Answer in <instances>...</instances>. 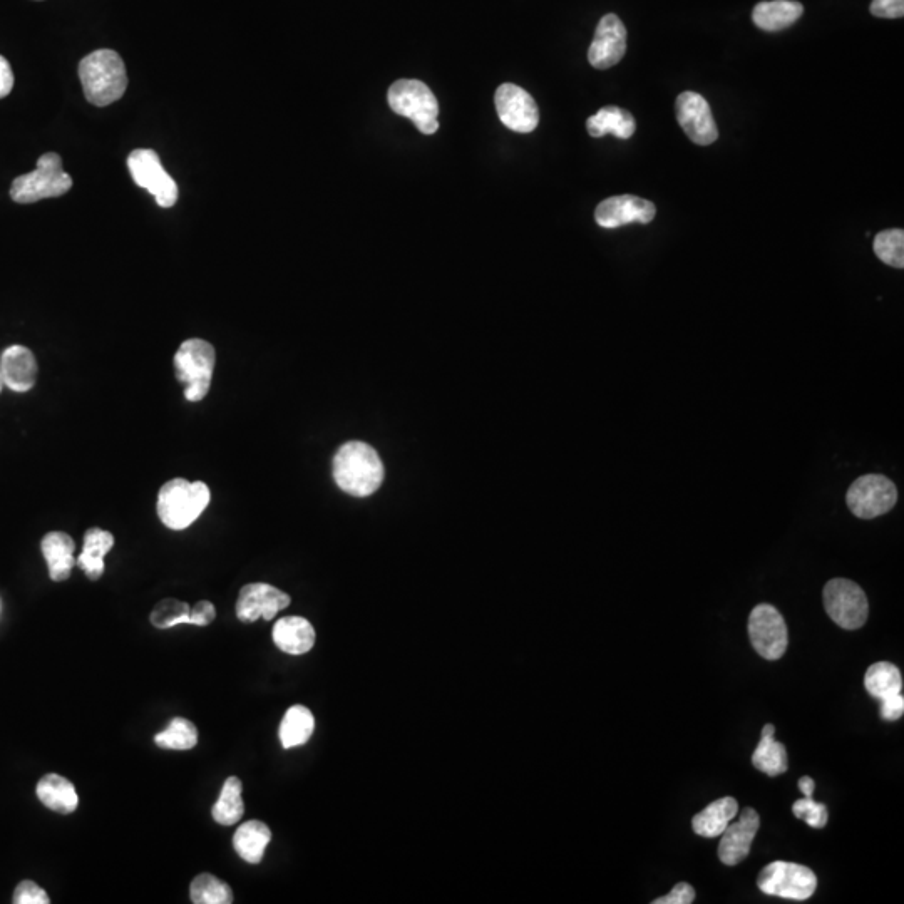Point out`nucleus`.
Wrapping results in <instances>:
<instances>
[{"mask_svg":"<svg viewBox=\"0 0 904 904\" xmlns=\"http://www.w3.org/2000/svg\"><path fill=\"white\" fill-rule=\"evenodd\" d=\"M332 473L344 493L367 498L381 488L386 469L374 447L367 442L349 441L335 452Z\"/></svg>","mask_w":904,"mask_h":904,"instance_id":"f257e3e1","label":"nucleus"},{"mask_svg":"<svg viewBox=\"0 0 904 904\" xmlns=\"http://www.w3.org/2000/svg\"><path fill=\"white\" fill-rule=\"evenodd\" d=\"M210 501V488L203 481L170 479L158 491L156 513L168 530H188L205 513Z\"/></svg>","mask_w":904,"mask_h":904,"instance_id":"f03ea898","label":"nucleus"},{"mask_svg":"<svg viewBox=\"0 0 904 904\" xmlns=\"http://www.w3.org/2000/svg\"><path fill=\"white\" fill-rule=\"evenodd\" d=\"M79 78L84 96L99 108L109 106L123 98L128 88V74L118 52L99 49L84 57L79 64Z\"/></svg>","mask_w":904,"mask_h":904,"instance_id":"7ed1b4c3","label":"nucleus"},{"mask_svg":"<svg viewBox=\"0 0 904 904\" xmlns=\"http://www.w3.org/2000/svg\"><path fill=\"white\" fill-rule=\"evenodd\" d=\"M173 365L176 381L183 386L186 401L201 402L210 394L216 350L208 340H185L176 350Z\"/></svg>","mask_w":904,"mask_h":904,"instance_id":"20e7f679","label":"nucleus"},{"mask_svg":"<svg viewBox=\"0 0 904 904\" xmlns=\"http://www.w3.org/2000/svg\"><path fill=\"white\" fill-rule=\"evenodd\" d=\"M72 188V178L62 170L61 156L46 153L37 161V168L27 175L17 176L11 186V198L27 205L46 198H59Z\"/></svg>","mask_w":904,"mask_h":904,"instance_id":"39448f33","label":"nucleus"},{"mask_svg":"<svg viewBox=\"0 0 904 904\" xmlns=\"http://www.w3.org/2000/svg\"><path fill=\"white\" fill-rule=\"evenodd\" d=\"M389 106L394 113L411 119L422 134H434L439 129V103L431 89L417 79H401L389 89Z\"/></svg>","mask_w":904,"mask_h":904,"instance_id":"423d86ee","label":"nucleus"},{"mask_svg":"<svg viewBox=\"0 0 904 904\" xmlns=\"http://www.w3.org/2000/svg\"><path fill=\"white\" fill-rule=\"evenodd\" d=\"M824 608L844 630H858L868 620V596L861 586L846 578H834L824 586Z\"/></svg>","mask_w":904,"mask_h":904,"instance_id":"0eeeda50","label":"nucleus"},{"mask_svg":"<svg viewBox=\"0 0 904 904\" xmlns=\"http://www.w3.org/2000/svg\"><path fill=\"white\" fill-rule=\"evenodd\" d=\"M757 886L769 896L806 901L816 891L817 878L812 869L802 864L774 861L762 869Z\"/></svg>","mask_w":904,"mask_h":904,"instance_id":"6e6552de","label":"nucleus"},{"mask_svg":"<svg viewBox=\"0 0 904 904\" xmlns=\"http://www.w3.org/2000/svg\"><path fill=\"white\" fill-rule=\"evenodd\" d=\"M128 168L134 183L155 196L161 208H171L178 201V185L153 149H134L128 156Z\"/></svg>","mask_w":904,"mask_h":904,"instance_id":"1a4fd4ad","label":"nucleus"},{"mask_svg":"<svg viewBox=\"0 0 904 904\" xmlns=\"http://www.w3.org/2000/svg\"><path fill=\"white\" fill-rule=\"evenodd\" d=\"M846 501L854 516L874 519L894 508L898 501V489L891 479L879 474H868L851 484Z\"/></svg>","mask_w":904,"mask_h":904,"instance_id":"9d476101","label":"nucleus"},{"mask_svg":"<svg viewBox=\"0 0 904 904\" xmlns=\"http://www.w3.org/2000/svg\"><path fill=\"white\" fill-rule=\"evenodd\" d=\"M749 637L754 650L766 660H779L789 643L784 618L777 608L767 603L757 605L750 613Z\"/></svg>","mask_w":904,"mask_h":904,"instance_id":"9b49d317","label":"nucleus"},{"mask_svg":"<svg viewBox=\"0 0 904 904\" xmlns=\"http://www.w3.org/2000/svg\"><path fill=\"white\" fill-rule=\"evenodd\" d=\"M496 109L501 123L516 133H531L538 128L540 111L528 91L516 84H503L496 91Z\"/></svg>","mask_w":904,"mask_h":904,"instance_id":"f8f14e48","label":"nucleus"},{"mask_svg":"<svg viewBox=\"0 0 904 904\" xmlns=\"http://www.w3.org/2000/svg\"><path fill=\"white\" fill-rule=\"evenodd\" d=\"M290 603L292 598L285 591L268 583H250L238 595L237 617L243 623L257 622L260 618L273 620Z\"/></svg>","mask_w":904,"mask_h":904,"instance_id":"ddd939ff","label":"nucleus"},{"mask_svg":"<svg viewBox=\"0 0 904 904\" xmlns=\"http://www.w3.org/2000/svg\"><path fill=\"white\" fill-rule=\"evenodd\" d=\"M677 119L690 141L699 146H709L719 138V129L704 96L694 91L682 93L677 98Z\"/></svg>","mask_w":904,"mask_h":904,"instance_id":"4468645a","label":"nucleus"},{"mask_svg":"<svg viewBox=\"0 0 904 904\" xmlns=\"http://www.w3.org/2000/svg\"><path fill=\"white\" fill-rule=\"evenodd\" d=\"M627 52V29L615 14L601 19L596 27L595 39L588 51V61L596 69H610L622 61Z\"/></svg>","mask_w":904,"mask_h":904,"instance_id":"2eb2a0df","label":"nucleus"},{"mask_svg":"<svg viewBox=\"0 0 904 904\" xmlns=\"http://www.w3.org/2000/svg\"><path fill=\"white\" fill-rule=\"evenodd\" d=\"M657 215V208L652 201L638 196H613L601 201L595 211V220L603 228H618L630 223L647 225Z\"/></svg>","mask_w":904,"mask_h":904,"instance_id":"dca6fc26","label":"nucleus"},{"mask_svg":"<svg viewBox=\"0 0 904 904\" xmlns=\"http://www.w3.org/2000/svg\"><path fill=\"white\" fill-rule=\"evenodd\" d=\"M761 827V817L756 809L745 807L739 821L730 822L725 827L719 844V858L725 866H737L749 856L757 831Z\"/></svg>","mask_w":904,"mask_h":904,"instance_id":"f3484780","label":"nucleus"},{"mask_svg":"<svg viewBox=\"0 0 904 904\" xmlns=\"http://www.w3.org/2000/svg\"><path fill=\"white\" fill-rule=\"evenodd\" d=\"M39 365L26 345H11L0 357V375L4 386L14 392H29L36 386Z\"/></svg>","mask_w":904,"mask_h":904,"instance_id":"a211bd4d","label":"nucleus"},{"mask_svg":"<svg viewBox=\"0 0 904 904\" xmlns=\"http://www.w3.org/2000/svg\"><path fill=\"white\" fill-rule=\"evenodd\" d=\"M41 551L52 581H66L76 566V543L64 531H51L41 541Z\"/></svg>","mask_w":904,"mask_h":904,"instance_id":"6ab92c4d","label":"nucleus"},{"mask_svg":"<svg viewBox=\"0 0 904 904\" xmlns=\"http://www.w3.org/2000/svg\"><path fill=\"white\" fill-rule=\"evenodd\" d=\"M273 642L287 655H305L315 645V630L302 617H283L273 627Z\"/></svg>","mask_w":904,"mask_h":904,"instance_id":"aec40b11","label":"nucleus"},{"mask_svg":"<svg viewBox=\"0 0 904 904\" xmlns=\"http://www.w3.org/2000/svg\"><path fill=\"white\" fill-rule=\"evenodd\" d=\"M114 548V536L101 528H91L84 533V545L76 565L84 571L89 580H99L104 575V558Z\"/></svg>","mask_w":904,"mask_h":904,"instance_id":"412c9836","label":"nucleus"},{"mask_svg":"<svg viewBox=\"0 0 904 904\" xmlns=\"http://www.w3.org/2000/svg\"><path fill=\"white\" fill-rule=\"evenodd\" d=\"M804 14V7L796 0H772L757 4L752 19L759 29L767 32L782 31L796 24Z\"/></svg>","mask_w":904,"mask_h":904,"instance_id":"4be33fe9","label":"nucleus"},{"mask_svg":"<svg viewBox=\"0 0 904 904\" xmlns=\"http://www.w3.org/2000/svg\"><path fill=\"white\" fill-rule=\"evenodd\" d=\"M36 792L39 801L57 814L66 816L78 809L79 797L76 787L59 774H46L42 777L37 784Z\"/></svg>","mask_w":904,"mask_h":904,"instance_id":"5701e85b","label":"nucleus"},{"mask_svg":"<svg viewBox=\"0 0 904 904\" xmlns=\"http://www.w3.org/2000/svg\"><path fill=\"white\" fill-rule=\"evenodd\" d=\"M739 812V802L734 797H722L705 807L704 811L695 814L692 819L695 834L704 838H717L724 833L725 827L734 821Z\"/></svg>","mask_w":904,"mask_h":904,"instance_id":"b1692460","label":"nucleus"},{"mask_svg":"<svg viewBox=\"0 0 904 904\" xmlns=\"http://www.w3.org/2000/svg\"><path fill=\"white\" fill-rule=\"evenodd\" d=\"M272 841L270 827L262 821H248L238 827L233 836V848L238 856L250 864L262 863L265 849Z\"/></svg>","mask_w":904,"mask_h":904,"instance_id":"393cba45","label":"nucleus"},{"mask_svg":"<svg viewBox=\"0 0 904 904\" xmlns=\"http://www.w3.org/2000/svg\"><path fill=\"white\" fill-rule=\"evenodd\" d=\"M588 134L593 138H603L607 134H613L620 139H630L635 134L637 123L632 114L617 106H607L600 109L595 116L586 121Z\"/></svg>","mask_w":904,"mask_h":904,"instance_id":"a878e982","label":"nucleus"},{"mask_svg":"<svg viewBox=\"0 0 904 904\" xmlns=\"http://www.w3.org/2000/svg\"><path fill=\"white\" fill-rule=\"evenodd\" d=\"M774 734H776L774 725H764L761 742L752 756L754 767L771 777L781 776L789 767L786 747L774 739Z\"/></svg>","mask_w":904,"mask_h":904,"instance_id":"bb28decb","label":"nucleus"},{"mask_svg":"<svg viewBox=\"0 0 904 904\" xmlns=\"http://www.w3.org/2000/svg\"><path fill=\"white\" fill-rule=\"evenodd\" d=\"M315 717L304 705H293L283 715L278 737L283 749H293L307 744L314 734Z\"/></svg>","mask_w":904,"mask_h":904,"instance_id":"cd10ccee","label":"nucleus"},{"mask_svg":"<svg viewBox=\"0 0 904 904\" xmlns=\"http://www.w3.org/2000/svg\"><path fill=\"white\" fill-rule=\"evenodd\" d=\"M242 791V781L235 776L228 777L221 787L220 797L211 809V816L221 826H235L242 819L245 812Z\"/></svg>","mask_w":904,"mask_h":904,"instance_id":"c85d7f7f","label":"nucleus"},{"mask_svg":"<svg viewBox=\"0 0 904 904\" xmlns=\"http://www.w3.org/2000/svg\"><path fill=\"white\" fill-rule=\"evenodd\" d=\"M864 687L874 699H888L891 695L901 694L903 677H901L899 668L893 663H874L866 672Z\"/></svg>","mask_w":904,"mask_h":904,"instance_id":"c756f323","label":"nucleus"},{"mask_svg":"<svg viewBox=\"0 0 904 904\" xmlns=\"http://www.w3.org/2000/svg\"><path fill=\"white\" fill-rule=\"evenodd\" d=\"M190 898L195 904L233 903V891L225 881L203 873L191 881Z\"/></svg>","mask_w":904,"mask_h":904,"instance_id":"7c9ffc66","label":"nucleus"},{"mask_svg":"<svg viewBox=\"0 0 904 904\" xmlns=\"http://www.w3.org/2000/svg\"><path fill=\"white\" fill-rule=\"evenodd\" d=\"M155 744L166 750L193 749L198 744V729L190 720L176 717L163 732L155 735Z\"/></svg>","mask_w":904,"mask_h":904,"instance_id":"2f4dec72","label":"nucleus"},{"mask_svg":"<svg viewBox=\"0 0 904 904\" xmlns=\"http://www.w3.org/2000/svg\"><path fill=\"white\" fill-rule=\"evenodd\" d=\"M190 610L191 607L186 601L166 598L156 605L149 620H151V625L158 630H168V628L178 627V625H188Z\"/></svg>","mask_w":904,"mask_h":904,"instance_id":"473e14b6","label":"nucleus"},{"mask_svg":"<svg viewBox=\"0 0 904 904\" xmlns=\"http://www.w3.org/2000/svg\"><path fill=\"white\" fill-rule=\"evenodd\" d=\"M874 253L881 262L889 267L904 268V232L903 230H884L874 238Z\"/></svg>","mask_w":904,"mask_h":904,"instance_id":"72a5a7b5","label":"nucleus"},{"mask_svg":"<svg viewBox=\"0 0 904 904\" xmlns=\"http://www.w3.org/2000/svg\"><path fill=\"white\" fill-rule=\"evenodd\" d=\"M792 812L797 819H802L814 829H822L826 826L827 817H829L827 807L821 802L814 801L812 797H804V799L794 802Z\"/></svg>","mask_w":904,"mask_h":904,"instance_id":"f704fd0d","label":"nucleus"},{"mask_svg":"<svg viewBox=\"0 0 904 904\" xmlns=\"http://www.w3.org/2000/svg\"><path fill=\"white\" fill-rule=\"evenodd\" d=\"M16 904H49L51 899L47 896L46 891L37 886L34 881H22L14 891V899Z\"/></svg>","mask_w":904,"mask_h":904,"instance_id":"c9c22d12","label":"nucleus"},{"mask_svg":"<svg viewBox=\"0 0 904 904\" xmlns=\"http://www.w3.org/2000/svg\"><path fill=\"white\" fill-rule=\"evenodd\" d=\"M869 11L881 19H901L904 16V0H873Z\"/></svg>","mask_w":904,"mask_h":904,"instance_id":"e433bc0d","label":"nucleus"},{"mask_svg":"<svg viewBox=\"0 0 904 904\" xmlns=\"http://www.w3.org/2000/svg\"><path fill=\"white\" fill-rule=\"evenodd\" d=\"M216 617V608L211 601L201 600L190 610V623L195 627H208Z\"/></svg>","mask_w":904,"mask_h":904,"instance_id":"4c0bfd02","label":"nucleus"},{"mask_svg":"<svg viewBox=\"0 0 904 904\" xmlns=\"http://www.w3.org/2000/svg\"><path fill=\"white\" fill-rule=\"evenodd\" d=\"M695 889L689 883H678L670 894L657 898L653 904H690L694 903Z\"/></svg>","mask_w":904,"mask_h":904,"instance_id":"58836bf2","label":"nucleus"},{"mask_svg":"<svg viewBox=\"0 0 904 904\" xmlns=\"http://www.w3.org/2000/svg\"><path fill=\"white\" fill-rule=\"evenodd\" d=\"M881 702V719L894 722L901 719L904 714V697L903 694L891 695L888 699L879 700Z\"/></svg>","mask_w":904,"mask_h":904,"instance_id":"ea45409f","label":"nucleus"},{"mask_svg":"<svg viewBox=\"0 0 904 904\" xmlns=\"http://www.w3.org/2000/svg\"><path fill=\"white\" fill-rule=\"evenodd\" d=\"M14 88V72L6 57L0 56V99L7 98Z\"/></svg>","mask_w":904,"mask_h":904,"instance_id":"a19ab883","label":"nucleus"},{"mask_svg":"<svg viewBox=\"0 0 904 904\" xmlns=\"http://www.w3.org/2000/svg\"><path fill=\"white\" fill-rule=\"evenodd\" d=\"M799 789H801L804 797H812V794H814V789H816V782L812 781L811 777L809 776L801 777V781H799Z\"/></svg>","mask_w":904,"mask_h":904,"instance_id":"79ce46f5","label":"nucleus"},{"mask_svg":"<svg viewBox=\"0 0 904 904\" xmlns=\"http://www.w3.org/2000/svg\"><path fill=\"white\" fill-rule=\"evenodd\" d=\"M4 389V381H2V375H0V392Z\"/></svg>","mask_w":904,"mask_h":904,"instance_id":"37998d69","label":"nucleus"}]
</instances>
